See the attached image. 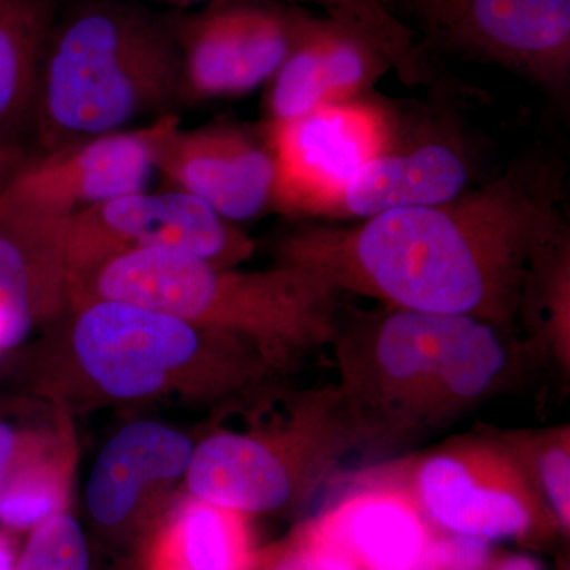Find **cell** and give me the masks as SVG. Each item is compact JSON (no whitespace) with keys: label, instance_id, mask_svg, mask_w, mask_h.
Segmentation results:
<instances>
[{"label":"cell","instance_id":"1","mask_svg":"<svg viewBox=\"0 0 570 570\" xmlns=\"http://www.w3.org/2000/svg\"><path fill=\"white\" fill-rule=\"evenodd\" d=\"M562 205V164L531 157L444 204L298 228L281 239L277 261L313 269L343 294L471 317L517 336L521 285L540 247L564 227Z\"/></svg>","mask_w":570,"mask_h":570},{"label":"cell","instance_id":"2","mask_svg":"<svg viewBox=\"0 0 570 570\" xmlns=\"http://www.w3.org/2000/svg\"><path fill=\"white\" fill-rule=\"evenodd\" d=\"M336 387L366 448L434 436L499 395L530 360L519 337L475 318L385 306L341 314Z\"/></svg>","mask_w":570,"mask_h":570},{"label":"cell","instance_id":"3","mask_svg":"<svg viewBox=\"0 0 570 570\" xmlns=\"http://www.w3.org/2000/svg\"><path fill=\"white\" fill-rule=\"evenodd\" d=\"M63 318L37 367L52 400L225 406L283 376L250 341L134 303L89 299Z\"/></svg>","mask_w":570,"mask_h":570},{"label":"cell","instance_id":"4","mask_svg":"<svg viewBox=\"0 0 570 570\" xmlns=\"http://www.w3.org/2000/svg\"><path fill=\"white\" fill-rule=\"evenodd\" d=\"M343 295L324 276L298 265L245 272L174 250H135L86 277L73 307L89 299H119L160 311L250 341L284 374L332 344Z\"/></svg>","mask_w":570,"mask_h":570},{"label":"cell","instance_id":"5","mask_svg":"<svg viewBox=\"0 0 570 570\" xmlns=\"http://www.w3.org/2000/svg\"><path fill=\"white\" fill-rule=\"evenodd\" d=\"M181 97L175 31L124 3H89L52 29L32 126L50 153L119 132Z\"/></svg>","mask_w":570,"mask_h":570},{"label":"cell","instance_id":"6","mask_svg":"<svg viewBox=\"0 0 570 570\" xmlns=\"http://www.w3.org/2000/svg\"><path fill=\"white\" fill-rule=\"evenodd\" d=\"M228 406L242 420L194 445L184 482L189 497L247 517L299 508L365 449L336 384L284 390L272 382Z\"/></svg>","mask_w":570,"mask_h":570},{"label":"cell","instance_id":"7","mask_svg":"<svg viewBox=\"0 0 570 570\" xmlns=\"http://www.w3.org/2000/svg\"><path fill=\"white\" fill-rule=\"evenodd\" d=\"M370 471L406 490L426 519L450 534L530 542L560 531L519 464L487 430Z\"/></svg>","mask_w":570,"mask_h":570},{"label":"cell","instance_id":"8","mask_svg":"<svg viewBox=\"0 0 570 570\" xmlns=\"http://www.w3.org/2000/svg\"><path fill=\"white\" fill-rule=\"evenodd\" d=\"M58 230L73 275L75 296L100 265L135 250H174L220 266L242 265L255 250L243 228L175 189H142L112 198L58 220Z\"/></svg>","mask_w":570,"mask_h":570},{"label":"cell","instance_id":"9","mask_svg":"<svg viewBox=\"0 0 570 570\" xmlns=\"http://www.w3.org/2000/svg\"><path fill=\"white\" fill-rule=\"evenodd\" d=\"M401 116L365 96L322 105L291 121L266 124L275 160L273 209L311 217L395 137Z\"/></svg>","mask_w":570,"mask_h":570},{"label":"cell","instance_id":"10","mask_svg":"<svg viewBox=\"0 0 570 570\" xmlns=\"http://www.w3.org/2000/svg\"><path fill=\"white\" fill-rule=\"evenodd\" d=\"M313 14L279 0H217L176 31L184 97H238L266 86Z\"/></svg>","mask_w":570,"mask_h":570},{"label":"cell","instance_id":"11","mask_svg":"<svg viewBox=\"0 0 570 570\" xmlns=\"http://www.w3.org/2000/svg\"><path fill=\"white\" fill-rule=\"evenodd\" d=\"M178 122L176 116L164 115L141 129L119 130L45 153L0 190V213L63 220L145 189L156 171L157 149Z\"/></svg>","mask_w":570,"mask_h":570},{"label":"cell","instance_id":"12","mask_svg":"<svg viewBox=\"0 0 570 570\" xmlns=\"http://www.w3.org/2000/svg\"><path fill=\"white\" fill-rule=\"evenodd\" d=\"M475 170V151L455 122L400 118L384 151L322 202L311 217L365 220L396 209L444 204L471 189Z\"/></svg>","mask_w":570,"mask_h":570},{"label":"cell","instance_id":"13","mask_svg":"<svg viewBox=\"0 0 570 570\" xmlns=\"http://www.w3.org/2000/svg\"><path fill=\"white\" fill-rule=\"evenodd\" d=\"M426 45L494 63L569 102L570 0H452Z\"/></svg>","mask_w":570,"mask_h":570},{"label":"cell","instance_id":"14","mask_svg":"<svg viewBox=\"0 0 570 570\" xmlns=\"http://www.w3.org/2000/svg\"><path fill=\"white\" fill-rule=\"evenodd\" d=\"M156 171L234 224L273 209L275 160L265 130L258 137L223 121L184 130L178 122L157 149Z\"/></svg>","mask_w":570,"mask_h":570},{"label":"cell","instance_id":"15","mask_svg":"<svg viewBox=\"0 0 570 570\" xmlns=\"http://www.w3.org/2000/svg\"><path fill=\"white\" fill-rule=\"evenodd\" d=\"M296 530L356 570H422L441 532L406 490L370 469Z\"/></svg>","mask_w":570,"mask_h":570},{"label":"cell","instance_id":"16","mask_svg":"<svg viewBox=\"0 0 570 570\" xmlns=\"http://www.w3.org/2000/svg\"><path fill=\"white\" fill-rule=\"evenodd\" d=\"M193 439L153 420L121 428L100 450L86 485V508L99 530L142 527L156 494L186 475Z\"/></svg>","mask_w":570,"mask_h":570},{"label":"cell","instance_id":"17","mask_svg":"<svg viewBox=\"0 0 570 570\" xmlns=\"http://www.w3.org/2000/svg\"><path fill=\"white\" fill-rule=\"evenodd\" d=\"M392 71L389 59L328 17H311L302 36L266 82V124L291 121L322 105L370 96Z\"/></svg>","mask_w":570,"mask_h":570},{"label":"cell","instance_id":"18","mask_svg":"<svg viewBox=\"0 0 570 570\" xmlns=\"http://www.w3.org/2000/svg\"><path fill=\"white\" fill-rule=\"evenodd\" d=\"M73 296L58 220L0 213V352L70 313Z\"/></svg>","mask_w":570,"mask_h":570},{"label":"cell","instance_id":"19","mask_svg":"<svg viewBox=\"0 0 570 570\" xmlns=\"http://www.w3.org/2000/svg\"><path fill=\"white\" fill-rule=\"evenodd\" d=\"M55 0H0V148L32 126Z\"/></svg>","mask_w":570,"mask_h":570},{"label":"cell","instance_id":"20","mask_svg":"<svg viewBox=\"0 0 570 570\" xmlns=\"http://www.w3.org/2000/svg\"><path fill=\"white\" fill-rule=\"evenodd\" d=\"M519 328L531 360L570 371L569 225L551 236L532 258L520 292Z\"/></svg>","mask_w":570,"mask_h":570},{"label":"cell","instance_id":"21","mask_svg":"<svg viewBox=\"0 0 570 570\" xmlns=\"http://www.w3.org/2000/svg\"><path fill=\"white\" fill-rule=\"evenodd\" d=\"M247 520L245 513L189 497L149 540L189 570H254L258 550Z\"/></svg>","mask_w":570,"mask_h":570},{"label":"cell","instance_id":"22","mask_svg":"<svg viewBox=\"0 0 570 570\" xmlns=\"http://www.w3.org/2000/svg\"><path fill=\"white\" fill-rule=\"evenodd\" d=\"M288 6H314L352 31L370 40L404 85H431L436 69L423 37L401 21L382 0H279Z\"/></svg>","mask_w":570,"mask_h":570},{"label":"cell","instance_id":"23","mask_svg":"<svg viewBox=\"0 0 570 570\" xmlns=\"http://www.w3.org/2000/svg\"><path fill=\"white\" fill-rule=\"evenodd\" d=\"M519 464L531 489L549 509L558 528H570V426L568 423L535 430H493L485 426Z\"/></svg>","mask_w":570,"mask_h":570},{"label":"cell","instance_id":"24","mask_svg":"<svg viewBox=\"0 0 570 570\" xmlns=\"http://www.w3.org/2000/svg\"><path fill=\"white\" fill-rule=\"evenodd\" d=\"M67 485L51 464L20 459L0 494V524L11 532H31L63 512Z\"/></svg>","mask_w":570,"mask_h":570},{"label":"cell","instance_id":"25","mask_svg":"<svg viewBox=\"0 0 570 570\" xmlns=\"http://www.w3.org/2000/svg\"><path fill=\"white\" fill-rule=\"evenodd\" d=\"M17 570H91L88 539L69 512L33 528L18 558Z\"/></svg>","mask_w":570,"mask_h":570},{"label":"cell","instance_id":"26","mask_svg":"<svg viewBox=\"0 0 570 570\" xmlns=\"http://www.w3.org/2000/svg\"><path fill=\"white\" fill-rule=\"evenodd\" d=\"M254 570H356L336 551L314 542L298 530L283 542L258 550Z\"/></svg>","mask_w":570,"mask_h":570},{"label":"cell","instance_id":"27","mask_svg":"<svg viewBox=\"0 0 570 570\" xmlns=\"http://www.w3.org/2000/svg\"><path fill=\"white\" fill-rule=\"evenodd\" d=\"M493 561L490 542L441 531L422 570H489Z\"/></svg>","mask_w":570,"mask_h":570},{"label":"cell","instance_id":"28","mask_svg":"<svg viewBox=\"0 0 570 570\" xmlns=\"http://www.w3.org/2000/svg\"><path fill=\"white\" fill-rule=\"evenodd\" d=\"M395 13V7L409 11L430 37L444 18L452 0H382ZM396 14V13H395Z\"/></svg>","mask_w":570,"mask_h":570},{"label":"cell","instance_id":"29","mask_svg":"<svg viewBox=\"0 0 570 570\" xmlns=\"http://www.w3.org/2000/svg\"><path fill=\"white\" fill-rule=\"evenodd\" d=\"M21 455L22 444L17 431L6 423H0V494Z\"/></svg>","mask_w":570,"mask_h":570},{"label":"cell","instance_id":"30","mask_svg":"<svg viewBox=\"0 0 570 570\" xmlns=\"http://www.w3.org/2000/svg\"><path fill=\"white\" fill-rule=\"evenodd\" d=\"M141 570H189L168 557L164 550H160L153 540H149L148 549H146L145 561H142Z\"/></svg>","mask_w":570,"mask_h":570},{"label":"cell","instance_id":"31","mask_svg":"<svg viewBox=\"0 0 570 570\" xmlns=\"http://www.w3.org/2000/svg\"><path fill=\"white\" fill-rule=\"evenodd\" d=\"M489 570H542V568L534 558L527 557V554H510L501 560L494 558Z\"/></svg>","mask_w":570,"mask_h":570},{"label":"cell","instance_id":"32","mask_svg":"<svg viewBox=\"0 0 570 570\" xmlns=\"http://www.w3.org/2000/svg\"><path fill=\"white\" fill-rule=\"evenodd\" d=\"M18 558L13 539L9 532L0 531V570H17Z\"/></svg>","mask_w":570,"mask_h":570}]
</instances>
